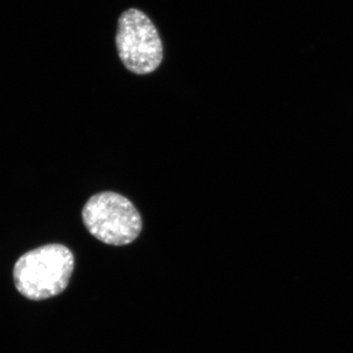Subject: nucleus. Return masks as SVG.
<instances>
[{
  "instance_id": "f257e3e1",
  "label": "nucleus",
  "mask_w": 353,
  "mask_h": 353,
  "mask_svg": "<svg viewBox=\"0 0 353 353\" xmlns=\"http://www.w3.org/2000/svg\"><path fill=\"white\" fill-rule=\"evenodd\" d=\"M75 266L67 246L51 243L26 252L14 266L16 289L31 301L57 296L68 287Z\"/></svg>"
},
{
  "instance_id": "f03ea898",
  "label": "nucleus",
  "mask_w": 353,
  "mask_h": 353,
  "mask_svg": "<svg viewBox=\"0 0 353 353\" xmlns=\"http://www.w3.org/2000/svg\"><path fill=\"white\" fill-rule=\"evenodd\" d=\"M82 217L90 234L106 245H129L143 229L138 209L126 197L112 192L90 197L83 209Z\"/></svg>"
},
{
  "instance_id": "7ed1b4c3",
  "label": "nucleus",
  "mask_w": 353,
  "mask_h": 353,
  "mask_svg": "<svg viewBox=\"0 0 353 353\" xmlns=\"http://www.w3.org/2000/svg\"><path fill=\"white\" fill-rule=\"evenodd\" d=\"M116 46L121 61L138 75L155 71L163 59V46L157 28L138 9H129L121 15Z\"/></svg>"
}]
</instances>
